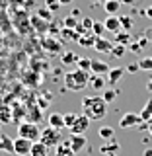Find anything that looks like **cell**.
I'll list each match as a JSON object with an SVG mask.
<instances>
[{
  "label": "cell",
  "mask_w": 152,
  "mask_h": 156,
  "mask_svg": "<svg viewBox=\"0 0 152 156\" xmlns=\"http://www.w3.org/2000/svg\"><path fill=\"white\" fill-rule=\"evenodd\" d=\"M80 105H82V113L90 121H101L107 115V104L101 96H84Z\"/></svg>",
  "instance_id": "1"
},
{
  "label": "cell",
  "mask_w": 152,
  "mask_h": 156,
  "mask_svg": "<svg viewBox=\"0 0 152 156\" xmlns=\"http://www.w3.org/2000/svg\"><path fill=\"white\" fill-rule=\"evenodd\" d=\"M88 84H90V72H86V70L76 68V70L65 74V86L70 92H82Z\"/></svg>",
  "instance_id": "2"
},
{
  "label": "cell",
  "mask_w": 152,
  "mask_h": 156,
  "mask_svg": "<svg viewBox=\"0 0 152 156\" xmlns=\"http://www.w3.org/2000/svg\"><path fill=\"white\" fill-rule=\"evenodd\" d=\"M18 136H23V139L35 143V140H39V136H41V129L33 121H22L18 125Z\"/></svg>",
  "instance_id": "3"
},
{
  "label": "cell",
  "mask_w": 152,
  "mask_h": 156,
  "mask_svg": "<svg viewBox=\"0 0 152 156\" xmlns=\"http://www.w3.org/2000/svg\"><path fill=\"white\" fill-rule=\"evenodd\" d=\"M39 140H41V143L45 144L47 148H53V146L57 148V146L62 143L58 129H53V127H47V129H43V131H41V136H39Z\"/></svg>",
  "instance_id": "4"
},
{
  "label": "cell",
  "mask_w": 152,
  "mask_h": 156,
  "mask_svg": "<svg viewBox=\"0 0 152 156\" xmlns=\"http://www.w3.org/2000/svg\"><path fill=\"white\" fill-rule=\"evenodd\" d=\"M31 140L23 139V136H16L14 139V154L16 156H29V150H31Z\"/></svg>",
  "instance_id": "5"
},
{
  "label": "cell",
  "mask_w": 152,
  "mask_h": 156,
  "mask_svg": "<svg viewBox=\"0 0 152 156\" xmlns=\"http://www.w3.org/2000/svg\"><path fill=\"white\" fill-rule=\"evenodd\" d=\"M88 127H90V119L82 113V115L76 117V121L72 123V127L68 131H70V135H84L86 131H88Z\"/></svg>",
  "instance_id": "6"
},
{
  "label": "cell",
  "mask_w": 152,
  "mask_h": 156,
  "mask_svg": "<svg viewBox=\"0 0 152 156\" xmlns=\"http://www.w3.org/2000/svg\"><path fill=\"white\" fill-rule=\"evenodd\" d=\"M140 123H143V119H140L139 113H125L119 119V127H121V129H131V127H136Z\"/></svg>",
  "instance_id": "7"
},
{
  "label": "cell",
  "mask_w": 152,
  "mask_h": 156,
  "mask_svg": "<svg viewBox=\"0 0 152 156\" xmlns=\"http://www.w3.org/2000/svg\"><path fill=\"white\" fill-rule=\"evenodd\" d=\"M86 143H88V139L84 135H72L70 139H68V144H70V148H72L74 154H78L82 148H86Z\"/></svg>",
  "instance_id": "8"
},
{
  "label": "cell",
  "mask_w": 152,
  "mask_h": 156,
  "mask_svg": "<svg viewBox=\"0 0 152 156\" xmlns=\"http://www.w3.org/2000/svg\"><path fill=\"white\" fill-rule=\"evenodd\" d=\"M104 26H105V31H111V33L123 31V27H121V22H119V16H107L105 22H104Z\"/></svg>",
  "instance_id": "9"
},
{
  "label": "cell",
  "mask_w": 152,
  "mask_h": 156,
  "mask_svg": "<svg viewBox=\"0 0 152 156\" xmlns=\"http://www.w3.org/2000/svg\"><path fill=\"white\" fill-rule=\"evenodd\" d=\"M92 74H97V76H107L109 72V65L105 61H92V68H90Z\"/></svg>",
  "instance_id": "10"
},
{
  "label": "cell",
  "mask_w": 152,
  "mask_h": 156,
  "mask_svg": "<svg viewBox=\"0 0 152 156\" xmlns=\"http://www.w3.org/2000/svg\"><path fill=\"white\" fill-rule=\"evenodd\" d=\"M49 127H53V129H65V115L58 113V111H53V113H49Z\"/></svg>",
  "instance_id": "11"
},
{
  "label": "cell",
  "mask_w": 152,
  "mask_h": 156,
  "mask_svg": "<svg viewBox=\"0 0 152 156\" xmlns=\"http://www.w3.org/2000/svg\"><path fill=\"white\" fill-rule=\"evenodd\" d=\"M123 74H125V68H123V66H117V68H109V72H107V78H105V80L109 82L111 86H115L117 82H119L121 78H123Z\"/></svg>",
  "instance_id": "12"
},
{
  "label": "cell",
  "mask_w": 152,
  "mask_h": 156,
  "mask_svg": "<svg viewBox=\"0 0 152 156\" xmlns=\"http://www.w3.org/2000/svg\"><path fill=\"white\" fill-rule=\"evenodd\" d=\"M100 150H101V154H105V156H115L117 152H119V144L111 139V140H105V144L101 146Z\"/></svg>",
  "instance_id": "13"
},
{
  "label": "cell",
  "mask_w": 152,
  "mask_h": 156,
  "mask_svg": "<svg viewBox=\"0 0 152 156\" xmlns=\"http://www.w3.org/2000/svg\"><path fill=\"white\" fill-rule=\"evenodd\" d=\"M94 49H96L97 53H111V49H113V43L107 41V39H104V37H97Z\"/></svg>",
  "instance_id": "14"
},
{
  "label": "cell",
  "mask_w": 152,
  "mask_h": 156,
  "mask_svg": "<svg viewBox=\"0 0 152 156\" xmlns=\"http://www.w3.org/2000/svg\"><path fill=\"white\" fill-rule=\"evenodd\" d=\"M121 8V0H105L104 2V10L107 12V16H117Z\"/></svg>",
  "instance_id": "15"
},
{
  "label": "cell",
  "mask_w": 152,
  "mask_h": 156,
  "mask_svg": "<svg viewBox=\"0 0 152 156\" xmlns=\"http://www.w3.org/2000/svg\"><path fill=\"white\" fill-rule=\"evenodd\" d=\"M49 148L45 144L41 143V140H35V143L31 144V150H29V156H47Z\"/></svg>",
  "instance_id": "16"
},
{
  "label": "cell",
  "mask_w": 152,
  "mask_h": 156,
  "mask_svg": "<svg viewBox=\"0 0 152 156\" xmlns=\"http://www.w3.org/2000/svg\"><path fill=\"white\" fill-rule=\"evenodd\" d=\"M96 35L92 31H88V33H84V35H80L78 37V43H80L82 47H90V49H94V45H96Z\"/></svg>",
  "instance_id": "17"
},
{
  "label": "cell",
  "mask_w": 152,
  "mask_h": 156,
  "mask_svg": "<svg viewBox=\"0 0 152 156\" xmlns=\"http://www.w3.org/2000/svg\"><path fill=\"white\" fill-rule=\"evenodd\" d=\"M105 78L104 76H97V74H90V84H88V86H92V88H94V90H97V92H100V90H104V86H105Z\"/></svg>",
  "instance_id": "18"
},
{
  "label": "cell",
  "mask_w": 152,
  "mask_h": 156,
  "mask_svg": "<svg viewBox=\"0 0 152 156\" xmlns=\"http://www.w3.org/2000/svg\"><path fill=\"white\" fill-rule=\"evenodd\" d=\"M0 150H4V152H14V140L4 133L0 135Z\"/></svg>",
  "instance_id": "19"
},
{
  "label": "cell",
  "mask_w": 152,
  "mask_h": 156,
  "mask_svg": "<svg viewBox=\"0 0 152 156\" xmlns=\"http://www.w3.org/2000/svg\"><path fill=\"white\" fill-rule=\"evenodd\" d=\"M140 119L144 121V123H148V121L152 119V98H148V101L144 104V107H143V111H140Z\"/></svg>",
  "instance_id": "20"
},
{
  "label": "cell",
  "mask_w": 152,
  "mask_h": 156,
  "mask_svg": "<svg viewBox=\"0 0 152 156\" xmlns=\"http://www.w3.org/2000/svg\"><path fill=\"white\" fill-rule=\"evenodd\" d=\"M57 156H76V154L72 152V148H70V144H68V140H62V143L57 146Z\"/></svg>",
  "instance_id": "21"
},
{
  "label": "cell",
  "mask_w": 152,
  "mask_h": 156,
  "mask_svg": "<svg viewBox=\"0 0 152 156\" xmlns=\"http://www.w3.org/2000/svg\"><path fill=\"white\" fill-rule=\"evenodd\" d=\"M97 135H100L101 140H111L115 136V131L111 129V127H100V129H97Z\"/></svg>",
  "instance_id": "22"
},
{
  "label": "cell",
  "mask_w": 152,
  "mask_h": 156,
  "mask_svg": "<svg viewBox=\"0 0 152 156\" xmlns=\"http://www.w3.org/2000/svg\"><path fill=\"white\" fill-rule=\"evenodd\" d=\"M76 65H78V68H80V70L90 72V68H92V58L82 57V58H78V61H76Z\"/></svg>",
  "instance_id": "23"
},
{
  "label": "cell",
  "mask_w": 152,
  "mask_h": 156,
  "mask_svg": "<svg viewBox=\"0 0 152 156\" xmlns=\"http://www.w3.org/2000/svg\"><path fill=\"white\" fill-rule=\"evenodd\" d=\"M115 41L119 43V45H127V43L131 41V33H129V31H119V33H115Z\"/></svg>",
  "instance_id": "24"
},
{
  "label": "cell",
  "mask_w": 152,
  "mask_h": 156,
  "mask_svg": "<svg viewBox=\"0 0 152 156\" xmlns=\"http://www.w3.org/2000/svg\"><path fill=\"white\" fill-rule=\"evenodd\" d=\"M119 22H121L123 31H131V29H133V18L131 16H119Z\"/></svg>",
  "instance_id": "25"
},
{
  "label": "cell",
  "mask_w": 152,
  "mask_h": 156,
  "mask_svg": "<svg viewBox=\"0 0 152 156\" xmlns=\"http://www.w3.org/2000/svg\"><path fill=\"white\" fill-rule=\"evenodd\" d=\"M101 98H104L105 104H111V101H115V100H117V90L109 88V90H105L104 94H101Z\"/></svg>",
  "instance_id": "26"
},
{
  "label": "cell",
  "mask_w": 152,
  "mask_h": 156,
  "mask_svg": "<svg viewBox=\"0 0 152 156\" xmlns=\"http://www.w3.org/2000/svg\"><path fill=\"white\" fill-rule=\"evenodd\" d=\"M104 31H105V26L101 22H94V26H92V33H94L96 37H101L104 35Z\"/></svg>",
  "instance_id": "27"
},
{
  "label": "cell",
  "mask_w": 152,
  "mask_h": 156,
  "mask_svg": "<svg viewBox=\"0 0 152 156\" xmlns=\"http://www.w3.org/2000/svg\"><path fill=\"white\" fill-rule=\"evenodd\" d=\"M0 121L2 123H10L12 121V113H10L8 107H0Z\"/></svg>",
  "instance_id": "28"
},
{
  "label": "cell",
  "mask_w": 152,
  "mask_h": 156,
  "mask_svg": "<svg viewBox=\"0 0 152 156\" xmlns=\"http://www.w3.org/2000/svg\"><path fill=\"white\" fill-rule=\"evenodd\" d=\"M139 66L140 70H152V57H144L139 61Z\"/></svg>",
  "instance_id": "29"
},
{
  "label": "cell",
  "mask_w": 152,
  "mask_h": 156,
  "mask_svg": "<svg viewBox=\"0 0 152 156\" xmlns=\"http://www.w3.org/2000/svg\"><path fill=\"white\" fill-rule=\"evenodd\" d=\"M111 55H113V57H123V55H125V45H119V43H115L113 49H111Z\"/></svg>",
  "instance_id": "30"
},
{
  "label": "cell",
  "mask_w": 152,
  "mask_h": 156,
  "mask_svg": "<svg viewBox=\"0 0 152 156\" xmlns=\"http://www.w3.org/2000/svg\"><path fill=\"white\" fill-rule=\"evenodd\" d=\"M76 26H78V18L68 16V18L65 20V27H68V29H76Z\"/></svg>",
  "instance_id": "31"
},
{
  "label": "cell",
  "mask_w": 152,
  "mask_h": 156,
  "mask_svg": "<svg viewBox=\"0 0 152 156\" xmlns=\"http://www.w3.org/2000/svg\"><path fill=\"white\" fill-rule=\"evenodd\" d=\"M76 113H66L65 115V127H66V129H70V127H72V123H74V121H76Z\"/></svg>",
  "instance_id": "32"
},
{
  "label": "cell",
  "mask_w": 152,
  "mask_h": 156,
  "mask_svg": "<svg viewBox=\"0 0 152 156\" xmlns=\"http://www.w3.org/2000/svg\"><path fill=\"white\" fill-rule=\"evenodd\" d=\"M76 61H78V57L74 53H65V55H62V62H65V65H70V62H76Z\"/></svg>",
  "instance_id": "33"
},
{
  "label": "cell",
  "mask_w": 152,
  "mask_h": 156,
  "mask_svg": "<svg viewBox=\"0 0 152 156\" xmlns=\"http://www.w3.org/2000/svg\"><path fill=\"white\" fill-rule=\"evenodd\" d=\"M47 6H49V12H57L61 8V4H58V0H47Z\"/></svg>",
  "instance_id": "34"
},
{
  "label": "cell",
  "mask_w": 152,
  "mask_h": 156,
  "mask_svg": "<svg viewBox=\"0 0 152 156\" xmlns=\"http://www.w3.org/2000/svg\"><path fill=\"white\" fill-rule=\"evenodd\" d=\"M82 27L86 29V31H92V26H94V20H90V18H84L82 20V23H80Z\"/></svg>",
  "instance_id": "35"
},
{
  "label": "cell",
  "mask_w": 152,
  "mask_h": 156,
  "mask_svg": "<svg viewBox=\"0 0 152 156\" xmlns=\"http://www.w3.org/2000/svg\"><path fill=\"white\" fill-rule=\"evenodd\" d=\"M31 119H33V123L41 121V109H39V107H33L31 109Z\"/></svg>",
  "instance_id": "36"
},
{
  "label": "cell",
  "mask_w": 152,
  "mask_h": 156,
  "mask_svg": "<svg viewBox=\"0 0 152 156\" xmlns=\"http://www.w3.org/2000/svg\"><path fill=\"white\" fill-rule=\"evenodd\" d=\"M127 70H129V72H136V70H140L139 62H133V65H129V66H127Z\"/></svg>",
  "instance_id": "37"
},
{
  "label": "cell",
  "mask_w": 152,
  "mask_h": 156,
  "mask_svg": "<svg viewBox=\"0 0 152 156\" xmlns=\"http://www.w3.org/2000/svg\"><path fill=\"white\" fill-rule=\"evenodd\" d=\"M144 37L148 39V41H152V27H148V29H144Z\"/></svg>",
  "instance_id": "38"
},
{
  "label": "cell",
  "mask_w": 152,
  "mask_h": 156,
  "mask_svg": "<svg viewBox=\"0 0 152 156\" xmlns=\"http://www.w3.org/2000/svg\"><path fill=\"white\" fill-rule=\"evenodd\" d=\"M140 49H143V47H140L139 43H135V45H131V51H135V53H139Z\"/></svg>",
  "instance_id": "39"
},
{
  "label": "cell",
  "mask_w": 152,
  "mask_h": 156,
  "mask_svg": "<svg viewBox=\"0 0 152 156\" xmlns=\"http://www.w3.org/2000/svg\"><path fill=\"white\" fill-rule=\"evenodd\" d=\"M70 16H74V18H80L82 14H80V10H72V14H70Z\"/></svg>",
  "instance_id": "40"
},
{
  "label": "cell",
  "mask_w": 152,
  "mask_h": 156,
  "mask_svg": "<svg viewBox=\"0 0 152 156\" xmlns=\"http://www.w3.org/2000/svg\"><path fill=\"white\" fill-rule=\"evenodd\" d=\"M58 4H61V6H66V4H72V0H58Z\"/></svg>",
  "instance_id": "41"
},
{
  "label": "cell",
  "mask_w": 152,
  "mask_h": 156,
  "mask_svg": "<svg viewBox=\"0 0 152 156\" xmlns=\"http://www.w3.org/2000/svg\"><path fill=\"white\" fill-rule=\"evenodd\" d=\"M144 14H146L148 18H152V6H148V8H146V10H144Z\"/></svg>",
  "instance_id": "42"
},
{
  "label": "cell",
  "mask_w": 152,
  "mask_h": 156,
  "mask_svg": "<svg viewBox=\"0 0 152 156\" xmlns=\"http://www.w3.org/2000/svg\"><path fill=\"white\" fill-rule=\"evenodd\" d=\"M136 2V0H121V4H129V6H131V4H135Z\"/></svg>",
  "instance_id": "43"
},
{
  "label": "cell",
  "mask_w": 152,
  "mask_h": 156,
  "mask_svg": "<svg viewBox=\"0 0 152 156\" xmlns=\"http://www.w3.org/2000/svg\"><path fill=\"white\" fill-rule=\"evenodd\" d=\"M144 156H152V148H146L144 150Z\"/></svg>",
  "instance_id": "44"
},
{
  "label": "cell",
  "mask_w": 152,
  "mask_h": 156,
  "mask_svg": "<svg viewBox=\"0 0 152 156\" xmlns=\"http://www.w3.org/2000/svg\"><path fill=\"white\" fill-rule=\"evenodd\" d=\"M146 90L152 92V80H148V84H146Z\"/></svg>",
  "instance_id": "45"
},
{
  "label": "cell",
  "mask_w": 152,
  "mask_h": 156,
  "mask_svg": "<svg viewBox=\"0 0 152 156\" xmlns=\"http://www.w3.org/2000/svg\"><path fill=\"white\" fill-rule=\"evenodd\" d=\"M148 133H150V136H152V123H148Z\"/></svg>",
  "instance_id": "46"
},
{
  "label": "cell",
  "mask_w": 152,
  "mask_h": 156,
  "mask_svg": "<svg viewBox=\"0 0 152 156\" xmlns=\"http://www.w3.org/2000/svg\"><path fill=\"white\" fill-rule=\"evenodd\" d=\"M96 2H101V4H104V2H105V0H96Z\"/></svg>",
  "instance_id": "47"
},
{
  "label": "cell",
  "mask_w": 152,
  "mask_h": 156,
  "mask_svg": "<svg viewBox=\"0 0 152 156\" xmlns=\"http://www.w3.org/2000/svg\"><path fill=\"white\" fill-rule=\"evenodd\" d=\"M0 156H4V154H2V152H0Z\"/></svg>",
  "instance_id": "48"
},
{
  "label": "cell",
  "mask_w": 152,
  "mask_h": 156,
  "mask_svg": "<svg viewBox=\"0 0 152 156\" xmlns=\"http://www.w3.org/2000/svg\"><path fill=\"white\" fill-rule=\"evenodd\" d=\"M148 123H152V119H150V121H148Z\"/></svg>",
  "instance_id": "49"
}]
</instances>
